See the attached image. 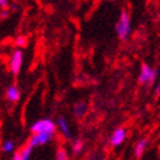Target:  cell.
<instances>
[{
    "label": "cell",
    "instance_id": "18",
    "mask_svg": "<svg viewBox=\"0 0 160 160\" xmlns=\"http://www.w3.org/2000/svg\"><path fill=\"white\" fill-rule=\"evenodd\" d=\"M22 160H31V158L30 159H22Z\"/></svg>",
    "mask_w": 160,
    "mask_h": 160
},
{
    "label": "cell",
    "instance_id": "6",
    "mask_svg": "<svg viewBox=\"0 0 160 160\" xmlns=\"http://www.w3.org/2000/svg\"><path fill=\"white\" fill-rule=\"evenodd\" d=\"M125 139H126V129L121 126V128H117V129L112 133L111 138H109V143L113 147H117L120 145H122Z\"/></svg>",
    "mask_w": 160,
    "mask_h": 160
},
{
    "label": "cell",
    "instance_id": "14",
    "mask_svg": "<svg viewBox=\"0 0 160 160\" xmlns=\"http://www.w3.org/2000/svg\"><path fill=\"white\" fill-rule=\"evenodd\" d=\"M16 44H17L18 47L25 46V44H26V38H25V37H22V35L17 37V38H16Z\"/></svg>",
    "mask_w": 160,
    "mask_h": 160
},
{
    "label": "cell",
    "instance_id": "2",
    "mask_svg": "<svg viewBox=\"0 0 160 160\" xmlns=\"http://www.w3.org/2000/svg\"><path fill=\"white\" fill-rule=\"evenodd\" d=\"M31 132L34 133H55L56 125L52 120L48 118H43V120H38L33 125H31Z\"/></svg>",
    "mask_w": 160,
    "mask_h": 160
},
{
    "label": "cell",
    "instance_id": "15",
    "mask_svg": "<svg viewBox=\"0 0 160 160\" xmlns=\"http://www.w3.org/2000/svg\"><path fill=\"white\" fill-rule=\"evenodd\" d=\"M12 160H22L21 152H14V154H13V158H12Z\"/></svg>",
    "mask_w": 160,
    "mask_h": 160
},
{
    "label": "cell",
    "instance_id": "10",
    "mask_svg": "<svg viewBox=\"0 0 160 160\" xmlns=\"http://www.w3.org/2000/svg\"><path fill=\"white\" fill-rule=\"evenodd\" d=\"M86 111H87V106H86V103H85V102L81 100V102H78V103H76V104H74L73 113H74L76 117H78V118L83 117L85 113H86Z\"/></svg>",
    "mask_w": 160,
    "mask_h": 160
},
{
    "label": "cell",
    "instance_id": "19",
    "mask_svg": "<svg viewBox=\"0 0 160 160\" xmlns=\"http://www.w3.org/2000/svg\"><path fill=\"white\" fill-rule=\"evenodd\" d=\"M111 2H116V0H111Z\"/></svg>",
    "mask_w": 160,
    "mask_h": 160
},
{
    "label": "cell",
    "instance_id": "3",
    "mask_svg": "<svg viewBox=\"0 0 160 160\" xmlns=\"http://www.w3.org/2000/svg\"><path fill=\"white\" fill-rule=\"evenodd\" d=\"M53 138V133H34L30 137L28 145L31 147H39V146H44L47 143H50Z\"/></svg>",
    "mask_w": 160,
    "mask_h": 160
},
{
    "label": "cell",
    "instance_id": "11",
    "mask_svg": "<svg viewBox=\"0 0 160 160\" xmlns=\"http://www.w3.org/2000/svg\"><path fill=\"white\" fill-rule=\"evenodd\" d=\"M72 151H73V155H79L81 154V151H82V148H83V141L82 139H76L74 142H73V145H72Z\"/></svg>",
    "mask_w": 160,
    "mask_h": 160
},
{
    "label": "cell",
    "instance_id": "17",
    "mask_svg": "<svg viewBox=\"0 0 160 160\" xmlns=\"http://www.w3.org/2000/svg\"><path fill=\"white\" fill-rule=\"evenodd\" d=\"M160 95V83L156 86V89H155V97H159Z\"/></svg>",
    "mask_w": 160,
    "mask_h": 160
},
{
    "label": "cell",
    "instance_id": "8",
    "mask_svg": "<svg viewBox=\"0 0 160 160\" xmlns=\"http://www.w3.org/2000/svg\"><path fill=\"white\" fill-rule=\"evenodd\" d=\"M5 95H7V99L9 100V102H12V103L18 102V100H20V98H21L20 89H18V87L16 86V85H12V86L8 87Z\"/></svg>",
    "mask_w": 160,
    "mask_h": 160
},
{
    "label": "cell",
    "instance_id": "16",
    "mask_svg": "<svg viewBox=\"0 0 160 160\" xmlns=\"http://www.w3.org/2000/svg\"><path fill=\"white\" fill-rule=\"evenodd\" d=\"M7 7H8L7 0H0V8H7Z\"/></svg>",
    "mask_w": 160,
    "mask_h": 160
},
{
    "label": "cell",
    "instance_id": "1",
    "mask_svg": "<svg viewBox=\"0 0 160 160\" xmlns=\"http://www.w3.org/2000/svg\"><path fill=\"white\" fill-rule=\"evenodd\" d=\"M130 29H132V23H130L129 13L125 9H121L118 21L116 23V33H117L118 38L121 39V41H126L130 35Z\"/></svg>",
    "mask_w": 160,
    "mask_h": 160
},
{
    "label": "cell",
    "instance_id": "9",
    "mask_svg": "<svg viewBox=\"0 0 160 160\" xmlns=\"http://www.w3.org/2000/svg\"><path fill=\"white\" fill-rule=\"evenodd\" d=\"M147 145H148V139H147V138H142V139L138 141V143L135 145V148H134V155H135V158L139 159V158L143 155V152H145L146 148H147Z\"/></svg>",
    "mask_w": 160,
    "mask_h": 160
},
{
    "label": "cell",
    "instance_id": "5",
    "mask_svg": "<svg viewBox=\"0 0 160 160\" xmlns=\"http://www.w3.org/2000/svg\"><path fill=\"white\" fill-rule=\"evenodd\" d=\"M22 61H23V53L21 50H14L11 55V61H9V67L11 72L13 76H18L21 68H22Z\"/></svg>",
    "mask_w": 160,
    "mask_h": 160
},
{
    "label": "cell",
    "instance_id": "7",
    "mask_svg": "<svg viewBox=\"0 0 160 160\" xmlns=\"http://www.w3.org/2000/svg\"><path fill=\"white\" fill-rule=\"evenodd\" d=\"M56 128L61 132V134L65 137L67 139H72V130H70V126H69V122L67 121L65 117H59L58 121H56Z\"/></svg>",
    "mask_w": 160,
    "mask_h": 160
},
{
    "label": "cell",
    "instance_id": "13",
    "mask_svg": "<svg viewBox=\"0 0 160 160\" xmlns=\"http://www.w3.org/2000/svg\"><path fill=\"white\" fill-rule=\"evenodd\" d=\"M56 160H69L68 152L64 147H59L58 151H56Z\"/></svg>",
    "mask_w": 160,
    "mask_h": 160
},
{
    "label": "cell",
    "instance_id": "12",
    "mask_svg": "<svg viewBox=\"0 0 160 160\" xmlns=\"http://www.w3.org/2000/svg\"><path fill=\"white\" fill-rule=\"evenodd\" d=\"M2 150H3V152H5V154L12 152V151L14 150V143H13V141H4V142L2 143Z\"/></svg>",
    "mask_w": 160,
    "mask_h": 160
},
{
    "label": "cell",
    "instance_id": "4",
    "mask_svg": "<svg viewBox=\"0 0 160 160\" xmlns=\"http://www.w3.org/2000/svg\"><path fill=\"white\" fill-rule=\"evenodd\" d=\"M158 76V70L150 68L147 64H142L141 67V73H139V82L141 83H148L152 85Z\"/></svg>",
    "mask_w": 160,
    "mask_h": 160
}]
</instances>
